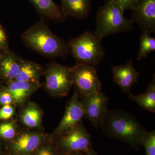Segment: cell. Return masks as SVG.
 <instances>
[{"label": "cell", "mask_w": 155, "mask_h": 155, "mask_svg": "<svg viewBox=\"0 0 155 155\" xmlns=\"http://www.w3.org/2000/svg\"><path fill=\"white\" fill-rule=\"evenodd\" d=\"M101 127L107 137L122 140L139 149L146 130L133 115L124 110H109Z\"/></svg>", "instance_id": "6da1fadb"}, {"label": "cell", "mask_w": 155, "mask_h": 155, "mask_svg": "<svg viewBox=\"0 0 155 155\" xmlns=\"http://www.w3.org/2000/svg\"><path fill=\"white\" fill-rule=\"evenodd\" d=\"M22 41L28 47L51 58H65L69 51V43L50 30L43 19L22 34Z\"/></svg>", "instance_id": "7a4b0ae2"}, {"label": "cell", "mask_w": 155, "mask_h": 155, "mask_svg": "<svg viewBox=\"0 0 155 155\" xmlns=\"http://www.w3.org/2000/svg\"><path fill=\"white\" fill-rule=\"evenodd\" d=\"M124 13L115 0H106L98 10L94 33L101 41L105 37L132 30L133 22L126 19Z\"/></svg>", "instance_id": "3957f363"}, {"label": "cell", "mask_w": 155, "mask_h": 155, "mask_svg": "<svg viewBox=\"0 0 155 155\" xmlns=\"http://www.w3.org/2000/svg\"><path fill=\"white\" fill-rule=\"evenodd\" d=\"M101 41L93 32L86 31L69 42V50L76 63L96 67L106 55Z\"/></svg>", "instance_id": "277c9868"}, {"label": "cell", "mask_w": 155, "mask_h": 155, "mask_svg": "<svg viewBox=\"0 0 155 155\" xmlns=\"http://www.w3.org/2000/svg\"><path fill=\"white\" fill-rule=\"evenodd\" d=\"M74 84L71 67L57 63L49 65L45 74L47 89L54 95L64 96Z\"/></svg>", "instance_id": "5b68a950"}, {"label": "cell", "mask_w": 155, "mask_h": 155, "mask_svg": "<svg viewBox=\"0 0 155 155\" xmlns=\"http://www.w3.org/2000/svg\"><path fill=\"white\" fill-rule=\"evenodd\" d=\"M109 97L102 90L81 96L80 102L84 110V118L88 120L96 129L101 126L108 111Z\"/></svg>", "instance_id": "8992f818"}, {"label": "cell", "mask_w": 155, "mask_h": 155, "mask_svg": "<svg viewBox=\"0 0 155 155\" xmlns=\"http://www.w3.org/2000/svg\"><path fill=\"white\" fill-rule=\"evenodd\" d=\"M74 84L81 97L101 90L102 84L96 67L87 64L76 63L71 67Z\"/></svg>", "instance_id": "52a82bcc"}, {"label": "cell", "mask_w": 155, "mask_h": 155, "mask_svg": "<svg viewBox=\"0 0 155 155\" xmlns=\"http://www.w3.org/2000/svg\"><path fill=\"white\" fill-rule=\"evenodd\" d=\"M59 143L65 152L86 153L92 148L90 134L81 123L61 135Z\"/></svg>", "instance_id": "ba28073f"}, {"label": "cell", "mask_w": 155, "mask_h": 155, "mask_svg": "<svg viewBox=\"0 0 155 155\" xmlns=\"http://www.w3.org/2000/svg\"><path fill=\"white\" fill-rule=\"evenodd\" d=\"M79 92L76 87L72 98L68 103L63 119L56 130L59 135L66 134L82 122L84 113L78 100Z\"/></svg>", "instance_id": "9c48e42d"}, {"label": "cell", "mask_w": 155, "mask_h": 155, "mask_svg": "<svg viewBox=\"0 0 155 155\" xmlns=\"http://www.w3.org/2000/svg\"><path fill=\"white\" fill-rule=\"evenodd\" d=\"M130 20L142 31L155 32V0H138Z\"/></svg>", "instance_id": "30bf717a"}, {"label": "cell", "mask_w": 155, "mask_h": 155, "mask_svg": "<svg viewBox=\"0 0 155 155\" xmlns=\"http://www.w3.org/2000/svg\"><path fill=\"white\" fill-rule=\"evenodd\" d=\"M113 81L126 94H130V89L134 84L138 82L140 76L135 69L133 62L130 60L126 64L111 67Z\"/></svg>", "instance_id": "8fae6325"}, {"label": "cell", "mask_w": 155, "mask_h": 155, "mask_svg": "<svg viewBox=\"0 0 155 155\" xmlns=\"http://www.w3.org/2000/svg\"><path fill=\"white\" fill-rule=\"evenodd\" d=\"M61 9L66 17L82 20L88 17L91 9V0H61Z\"/></svg>", "instance_id": "7c38bea8"}, {"label": "cell", "mask_w": 155, "mask_h": 155, "mask_svg": "<svg viewBox=\"0 0 155 155\" xmlns=\"http://www.w3.org/2000/svg\"><path fill=\"white\" fill-rule=\"evenodd\" d=\"M42 19L55 22H64L66 17L54 0H28Z\"/></svg>", "instance_id": "4fadbf2b"}, {"label": "cell", "mask_w": 155, "mask_h": 155, "mask_svg": "<svg viewBox=\"0 0 155 155\" xmlns=\"http://www.w3.org/2000/svg\"><path fill=\"white\" fill-rule=\"evenodd\" d=\"M42 138V136L38 134H22L15 140L12 149L17 155L30 154L38 147Z\"/></svg>", "instance_id": "5bb4252c"}, {"label": "cell", "mask_w": 155, "mask_h": 155, "mask_svg": "<svg viewBox=\"0 0 155 155\" xmlns=\"http://www.w3.org/2000/svg\"><path fill=\"white\" fill-rule=\"evenodd\" d=\"M42 72V69L38 64L35 62L21 59L20 69L14 80L39 83V79Z\"/></svg>", "instance_id": "9a60e30c"}, {"label": "cell", "mask_w": 155, "mask_h": 155, "mask_svg": "<svg viewBox=\"0 0 155 155\" xmlns=\"http://www.w3.org/2000/svg\"><path fill=\"white\" fill-rule=\"evenodd\" d=\"M21 58L15 54L8 53L0 59V71L3 77L10 81H13L20 69Z\"/></svg>", "instance_id": "2e32d148"}, {"label": "cell", "mask_w": 155, "mask_h": 155, "mask_svg": "<svg viewBox=\"0 0 155 155\" xmlns=\"http://www.w3.org/2000/svg\"><path fill=\"white\" fill-rule=\"evenodd\" d=\"M129 98L136 103L139 107L152 113H155V76L143 94L136 95L130 93Z\"/></svg>", "instance_id": "e0dca14e"}, {"label": "cell", "mask_w": 155, "mask_h": 155, "mask_svg": "<svg viewBox=\"0 0 155 155\" xmlns=\"http://www.w3.org/2000/svg\"><path fill=\"white\" fill-rule=\"evenodd\" d=\"M38 85V83L14 80L10 82L6 90L11 94L14 102L21 103Z\"/></svg>", "instance_id": "ac0fdd59"}, {"label": "cell", "mask_w": 155, "mask_h": 155, "mask_svg": "<svg viewBox=\"0 0 155 155\" xmlns=\"http://www.w3.org/2000/svg\"><path fill=\"white\" fill-rule=\"evenodd\" d=\"M150 32L142 31L140 38L139 50L137 59L138 61L146 58L150 53L155 51V38Z\"/></svg>", "instance_id": "d6986e66"}, {"label": "cell", "mask_w": 155, "mask_h": 155, "mask_svg": "<svg viewBox=\"0 0 155 155\" xmlns=\"http://www.w3.org/2000/svg\"><path fill=\"white\" fill-rule=\"evenodd\" d=\"M40 111L35 107L31 106L26 108L22 114V121L24 124L29 127H36L41 121Z\"/></svg>", "instance_id": "ffe728a7"}, {"label": "cell", "mask_w": 155, "mask_h": 155, "mask_svg": "<svg viewBox=\"0 0 155 155\" xmlns=\"http://www.w3.org/2000/svg\"><path fill=\"white\" fill-rule=\"evenodd\" d=\"M142 144L144 147L146 155H155V130L146 131Z\"/></svg>", "instance_id": "44dd1931"}, {"label": "cell", "mask_w": 155, "mask_h": 155, "mask_svg": "<svg viewBox=\"0 0 155 155\" xmlns=\"http://www.w3.org/2000/svg\"><path fill=\"white\" fill-rule=\"evenodd\" d=\"M16 134L14 124L12 122L0 125V136L6 139L13 138Z\"/></svg>", "instance_id": "7402d4cb"}, {"label": "cell", "mask_w": 155, "mask_h": 155, "mask_svg": "<svg viewBox=\"0 0 155 155\" xmlns=\"http://www.w3.org/2000/svg\"><path fill=\"white\" fill-rule=\"evenodd\" d=\"M125 12L127 10L133 11L135 8L138 0H115Z\"/></svg>", "instance_id": "603a6c76"}, {"label": "cell", "mask_w": 155, "mask_h": 155, "mask_svg": "<svg viewBox=\"0 0 155 155\" xmlns=\"http://www.w3.org/2000/svg\"><path fill=\"white\" fill-rule=\"evenodd\" d=\"M14 114V108L10 105H5L0 109V119H8Z\"/></svg>", "instance_id": "cb8c5ba5"}, {"label": "cell", "mask_w": 155, "mask_h": 155, "mask_svg": "<svg viewBox=\"0 0 155 155\" xmlns=\"http://www.w3.org/2000/svg\"><path fill=\"white\" fill-rule=\"evenodd\" d=\"M14 101L13 97L7 90L0 92V103L2 104L10 105Z\"/></svg>", "instance_id": "d4e9b609"}, {"label": "cell", "mask_w": 155, "mask_h": 155, "mask_svg": "<svg viewBox=\"0 0 155 155\" xmlns=\"http://www.w3.org/2000/svg\"><path fill=\"white\" fill-rule=\"evenodd\" d=\"M35 155H55V154L51 147L44 146L37 150Z\"/></svg>", "instance_id": "484cf974"}, {"label": "cell", "mask_w": 155, "mask_h": 155, "mask_svg": "<svg viewBox=\"0 0 155 155\" xmlns=\"http://www.w3.org/2000/svg\"><path fill=\"white\" fill-rule=\"evenodd\" d=\"M7 38L5 31L0 25V49L7 48Z\"/></svg>", "instance_id": "4316f807"}, {"label": "cell", "mask_w": 155, "mask_h": 155, "mask_svg": "<svg viewBox=\"0 0 155 155\" xmlns=\"http://www.w3.org/2000/svg\"><path fill=\"white\" fill-rule=\"evenodd\" d=\"M63 155H86V153L75 152H65Z\"/></svg>", "instance_id": "83f0119b"}, {"label": "cell", "mask_w": 155, "mask_h": 155, "mask_svg": "<svg viewBox=\"0 0 155 155\" xmlns=\"http://www.w3.org/2000/svg\"><path fill=\"white\" fill-rule=\"evenodd\" d=\"M86 155H97L96 153L93 150V149L92 148L89 151H88L86 153Z\"/></svg>", "instance_id": "f1b7e54d"}, {"label": "cell", "mask_w": 155, "mask_h": 155, "mask_svg": "<svg viewBox=\"0 0 155 155\" xmlns=\"http://www.w3.org/2000/svg\"><path fill=\"white\" fill-rule=\"evenodd\" d=\"M1 57H0V59H1Z\"/></svg>", "instance_id": "f546056e"}]
</instances>
